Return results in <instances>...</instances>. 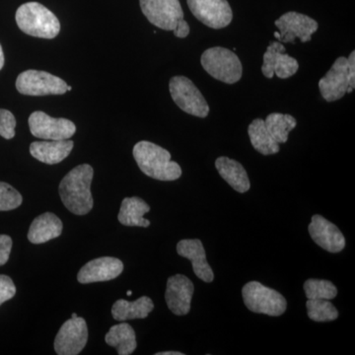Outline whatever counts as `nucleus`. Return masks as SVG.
I'll list each match as a JSON object with an SVG mask.
<instances>
[{"label":"nucleus","mask_w":355,"mask_h":355,"mask_svg":"<svg viewBox=\"0 0 355 355\" xmlns=\"http://www.w3.org/2000/svg\"><path fill=\"white\" fill-rule=\"evenodd\" d=\"M94 170L88 164L77 166L65 175L58 187L64 207L76 216H85L94 205L91 183Z\"/></svg>","instance_id":"nucleus-1"},{"label":"nucleus","mask_w":355,"mask_h":355,"mask_svg":"<svg viewBox=\"0 0 355 355\" xmlns=\"http://www.w3.org/2000/svg\"><path fill=\"white\" fill-rule=\"evenodd\" d=\"M133 157L146 176L159 181H176L182 169L171 160V154L162 147L149 141H139L133 147Z\"/></svg>","instance_id":"nucleus-2"},{"label":"nucleus","mask_w":355,"mask_h":355,"mask_svg":"<svg viewBox=\"0 0 355 355\" xmlns=\"http://www.w3.org/2000/svg\"><path fill=\"white\" fill-rule=\"evenodd\" d=\"M16 23L21 31L29 36L53 39L60 31L57 16L38 2H28L17 9Z\"/></svg>","instance_id":"nucleus-3"},{"label":"nucleus","mask_w":355,"mask_h":355,"mask_svg":"<svg viewBox=\"0 0 355 355\" xmlns=\"http://www.w3.org/2000/svg\"><path fill=\"white\" fill-rule=\"evenodd\" d=\"M200 62L210 76L226 84L237 83L243 76L239 58L228 49L214 46L202 53Z\"/></svg>","instance_id":"nucleus-4"},{"label":"nucleus","mask_w":355,"mask_h":355,"mask_svg":"<svg viewBox=\"0 0 355 355\" xmlns=\"http://www.w3.org/2000/svg\"><path fill=\"white\" fill-rule=\"evenodd\" d=\"M242 296L248 309L257 314L279 317L286 312V299L279 291L263 286L261 282H248L243 287Z\"/></svg>","instance_id":"nucleus-5"},{"label":"nucleus","mask_w":355,"mask_h":355,"mask_svg":"<svg viewBox=\"0 0 355 355\" xmlns=\"http://www.w3.org/2000/svg\"><path fill=\"white\" fill-rule=\"evenodd\" d=\"M170 94L173 101L184 113L198 118H207L209 106L197 86L186 76H174L170 79Z\"/></svg>","instance_id":"nucleus-6"},{"label":"nucleus","mask_w":355,"mask_h":355,"mask_svg":"<svg viewBox=\"0 0 355 355\" xmlns=\"http://www.w3.org/2000/svg\"><path fill=\"white\" fill-rule=\"evenodd\" d=\"M18 92L27 96L62 95L67 84L60 77L40 70H26L16 80Z\"/></svg>","instance_id":"nucleus-7"},{"label":"nucleus","mask_w":355,"mask_h":355,"mask_svg":"<svg viewBox=\"0 0 355 355\" xmlns=\"http://www.w3.org/2000/svg\"><path fill=\"white\" fill-rule=\"evenodd\" d=\"M139 3L149 22L165 31H174L184 20V11L179 0H139Z\"/></svg>","instance_id":"nucleus-8"},{"label":"nucleus","mask_w":355,"mask_h":355,"mask_svg":"<svg viewBox=\"0 0 355 355\" xmlns=\"http://www.w3.org/2000/svg\"><path fill=\"white\" fill-rule=\"evenodd\" d=\"M279 32L275 33V37L280 43L295 44V39L307 43L312 39V35L317 31L319 24L309 16L297 12H287L275 21Z\"/></svg>","instance_id":"nucleus-9"},{"label":"nucleus","mask_w":355,"mask_h":355,"mask_svg":"<svg viewBox=\"0 0 355 355\" xmlns=\"http://www.w3.org/2000/svg\"><path fill=\"white\" fill-rule=\"evenodd\" d=\"M28 123L32 135L44 140L69 139L76 132V125L71 121L51 118L41 111L32 113Z\"/></svg>","instance_id":"nucleus-10"},{"label":"nucleus","mask_w":355,"mask_h":355,"mask_svg":"<svg viewBox=\"0 0 355 355\" xmlns=\"http://www.w3.org/2000/svg\"><path fill=\"white\" fill-rule=\"evenodd\" d=\"M187 2L193 16L212 29L227 27L232 21V9L227 0H187Z\"/></svg>","instance_id":"nucleus-11"},{"label":"nucleus","mask_w":355,"mask_h":355,"mask_svg":"<svg viewBox=\"0 0 355 355\" xmlns=\"http://www.w3.org/2000/svg\"><path fill=\"white\" fill-rule=\"evenodd\" d=\"M88 342V328L83 318L67 320L58 331L55 340V350L58 355H77Z\"/></svg>","instance_id":"nucleus-12"},{"label":"nucleus","mask_w":355,"mask_h":355,"mask_svg":"<svg viewBox=\"0 0 355 355\" xmlns=\"http://www.w3.org/2000/svg\"><path fill=\"white\" fill-rule=\"evenodd\" d=\"M319 89L322 97L327 102H335L352 93L354 89L350 85L349 60L340 57L336 60L331 69L323 78L320 79Z\"/></svg>","instance_id":"nucleus-13"},{"label":"nucleus","mask_w":355,"mask_h":355,"mask_svg":"<svg viewBox=\"0 0 355 355\" xmlns=\"http://www.w3.org/2000/svg\"><path fill=\"white\" fill-rule=\"evenodd\" d=\"M286 46L280 42H270L263 55L261 72L266 78L277 76L280 79L293 76L299 69L297 60L286 53Z\"/></svg>","instance_id":"nucleus-14"},{"label":"nucleus","mask_w":355,"mask_h":355,"mask_svg":"<svg viewBox=\"0 0 355 355\" xmlns=\"http://www.w3.org/2000/svg\"><path fill=\"white\" fill-rule=\"evenodd\" d=\"M193 291V284L186 275H176L169 277L165 292L168 308L177 316L189 314Z\"/></svg>","instance_id":"nucleus-15"},{"label":"nucleus","mask_w":355,"mask_h":355,"mask_svg":"<svg viewBox=\"0 0 355 355\" xmlns=\"http://www.w3.org/2000/svg\"><path fill=\"white\" fill-rule=\"evenodd\" d=\"M308 230L313 241L322 249L334 254L345 249V238L342 231L323 216L319 214L312 216Z\"/></svg>","instance_id":"nucleus-16"},{"label":"nucleus","mask_w":355,"mask_h":355,"mask_svg":"<svg viewBox=\"0 0 355 355\" xmlns=\"http://www.w3.org/2000/svg\"><path fill=\"white\" fill-rule=\"evenodd\" d=\"M123 270V261L113 257H102L83 266L77 275V279L83 284L109 282L116 279Z\"/></svg>","instance_id":"nucleus-17"},{"label":"nucleus","mask_w":355,"mask_h":355,"mask_svg":"<svg viewBox=\"0 0 355 355\" xmlns=\"http://www.w3.org/2000/svg\"><path fill=\"white\" fill-rule=\"evenodd\" d=\"M177 253L191 261L193 272L198 279L207 284L214 282V273L207 261V254L202 241L198 239H184L178 243Z\"/></svg>","instance_id":"nucleus-18"},{"label":"nucleus","mask_w":355,"mask_h":355,"mask_svg":"<svg viewBox=\"0 0 355 355\" xmlns=\"http://www.w3.org/2000/svg\"><path fill=\"white\" fill-rule=\"evenodd\" d=\"M74 142L69 139L35 141L30 146V153L40 162L58 164L71 153Z\"/></svg>","instance_id":"nucleus-19"},{"label":"nucleus","mask_w":355,"mask_h":355,"mask_svg":"<svg viewBox=\"0 0 355 355\" xmlns=\"http://www.w3.org/2000/svg\"><path fill=\"white\" fill-rule=\"evenodd\" d=\"M62 228V222L55 214L46 212L32 222L28 232V239L33 244H43L60 237Z\"/></svg>","instance_id":"nucleus-20"},{"label":"nucleus","mask_w":355,"mask_h":355,"mask_svg":"<svg viewBox=\"0 0 355 355\" xmlns=\"http://www.w3.org/2000/svg\"><path fill=\"white\" fill-rule=\"evenodd\" d=\"M216 167L222 179L238 193H246L251 188L246 170L237 161L222 156L216 159Z\"/></svg>","instance_id":"nucleus-21"},{"label":"nucleus","mask_w":355,"mask_h":355,"mask_svg":"<svg viewBox=\"0 0 355 355\" xmlns=\"http://www.w3.org/2000/svg\"><path fill=\"white\" fill-rule=\"evenodd\" d=\"M153 309V301L147 296H142L135 301L120 299L114 302L112 315L116 321L125 322L128 320L144 319Z\"/></svg>","instance_id":"nucleus-22"},{"label":"nucleus","mask_w":355,"mask_h":355,"mask_svg":"<svg viewBox=\"0 0 355 355\" xmlns=\"http://www.w3.org/2000/svg\"><path fill=\"white\" fill-rule=\"evenodd\" d=\"M150 207L140 198H125L121 205L118 219L123 225L148 227L150 221L144 218Z\"/></svg>","instance_id":"nucleus-23"},{"label":"nucleus","mask_w":355,"mask_h":355,"mask_svg":"<svg viewBox=\"0 0 355 355\" xmlns=\"http://www.w3.org/2000/svg\"><path fill=\"white\" fill-rule=\"evenodd\" d=\"M105 340L113 347L119 355H130L137 349V336L132 327L128 323L114 324L110 329Z\"/></svg>","instance_id":"nucleus-24"},{"label":"nucleus","mask_w":355,"mask_h":355,"mask_svg":"<svg viewBox=\"0 0 355 355\" xmlns=\"http://www.w3.org/2000/svg\"><path fill=\"white\" fill-rule=\"evenodd\" d=\"M248 135L251 140L252 146L258 153L263 155H272L279 151V144L272 139L270 133L266 130L265 121L256 119L248 128Z\"/></svg>","instance_id":"nucleus-25"},{"label":"nucleus","mask_w":355,"mask_h":355,"mask_svg":"<svg viewBox=\"0 0 355 355\" xmlns=\"http://www.w3.org/2000/svg\"><path fill=\"white\" fill-rule=\"evenodd\" d=\"M265 125L277 144H286L289 133L297 125V121L291 114L272 113L266 116Z\"/></svg>","instance_id":"nucleus-26"},{"label":"nucleus","mask_w":355,"mask_h":355,"mask_svg":"<svg viewBox=\"0 0 355 355\" xmlns=\"http://www.w3.org/2000/svg\"><path fill=\"white\" fill-rule=\"evenodd\" d=\"M306 307L308 317L313 321L331 322L338 319V311L326 299H308Z\"/></svg>","instance_id":"nucleus-27"},{"label":"nucleus","mask_w":355,"mask_h":355,"mask_svg":"<svg viewBox=\"0 0 355 355\" xmlns=\"http://www.w3.org/2000/svg\"><path fill=\"white\" fill-rule=\"evenodd\" d=\"M306 297L308 299H331L338 295V289L333 282L324 279H308L304 284Z\"/></svg>","instance_id":"nucleus-28"},{"label":"nucleus","mask_w":355,"mask_h":355,"mask_svg":"<svg viewBox=\"0 0 355 355\" xmlns=\"http://www.w3.org/2000/svg\"><path fill=\"white\" fill-rule=\"evenodd\" d=\"M23 198L17 190L9 184L0 182V211H8L19 207Z\"/></svg>","instance_id":"nucleus-29"},{"label":"nucleus","mask_w":355,"mask_h":355,"mask_svg":"<svg viewBox=\"0 0 355 355\" xmlns=\"http://www.w3.org/2000/svg\"><path fill=\"white\" fill-rule=\"evenodd\" d=\"M16 119L8 110L0 109V135L11 139L15 137Z\"/></svg>","instance_id":"nucleus-30"},{"label":"nucleus","mask_w":355,"mask_h":355,"mask_svg":"<svg viewBox=\"0 0 355 355\" xmlns=\"http://www.w3.org/2000/svg\"><path fill=\"white\" fill-rule=\"evenodd\" d=\"M16 294L13 280L7 275H0V305L12 299Z\"/></svg>","instance_id":"nucleus-31"},{"label":"nucleus","mask_w":355,"mask_h":355,"mask_svg":"<svg viewBox=\"0 0 355 355\" xmlns=\"http://www.w3.org/2000/svg\"><path fill=\"white\" fill-rule=\"evenodd\" d=\"M12 248V239L8 235H0V266L6 265Z\"/></svg>","instance_id":"nucleus-32"},{"label":"nucleus","mask_w":355,"mask_h":355,"mask_svg":"<svg viewBox=\"0 0 355 355\" xmlns=\"http://www.w3.org/2000/svg\"><path fill=\"white\" fill-rule=\"evenodd\" d=\"M190 34V26H189L187 21L182 20L181 22L178 24L176 30H174V35L177 38H187Z\"/></svg>","instance_id":"nucleus-33"},{"label":"nucleus","mask_w":355,"mask_h":355,"mask_svg":"<svg viewBox=\"0 0 355 355\" xmlns=\"http://www.w3.org/2000/svg\"><path fill=\"white\" fill-rule=\"evenodd\" d=\"M349 60V72L350 78V85L352 88L355 87V51H352L349 55V58H347Z\"/></svg>","instance_id":"nucleus-34"},{"label":"nucleus","mask_w":355,"mask_h":355,"mask_svg":"<svg viewBox=\"0 0 355 355\" xmlns=\"http://www.w3.org/2000/svg\"><path fill=\"white\" fill-rule=\"evenodd\" d=\"M156 355H184L182 352H157Z\"/></svg>","instance_id":"nucleus-35"},{"label":"nucleus","mask_w":355,"mask_h":355,"mask_svg":"<svg viewBox=\"0 0 355 355\" xmlns=\"http://www.w3.org/2000/svg\"><path fill=\"white\" fill-rule=\"evenodd\" d=\"M4 65V53L3 51H2L1 44H0V70L2 69Z\"/></svg>","instance_id":"nucleus-36"},{"label":"nucleus","mask_w":355,"mask_h":355,"mask_svg":"<svg viewBox=\"0 0 355 355\" xmlns=\"http://www.w3.org/2000/svg\"><path fill=\"white\" fill-rule=\"evenodd\" d=\"M67 90L69 91H69H71L72 90L71 86L67 85Z\"/></svg>","instance_id":"nucleus-37"},{"label":"nucleus","mask_w":355,"mask_h":355,"mask_svg":"<svg viewBox=\"0 0 355 355\" xmlns=\"http://www.w3.org/2000/svg\"><path fill=\"white\" fill-rule=\"evenodd\" d=\"M127 294H128V296H130V295H132V291H128Z\"/></svg>","instance_id":"nucleus-38"},{"label":"nucleus","mask_w":355,"mask_h":355,"mask_svg":"<svg viewBox=\"0 0 355 355\" xmlns=\"http://www.w3.org/2000/svg\"><path fill=\"white\" fill-rule=\"evenodd\" d=\"M77 317V314H76V313H73V314L71 315V318H76Z\"/></svg>","instance_id":"nucleus-39"}]
</instances>
